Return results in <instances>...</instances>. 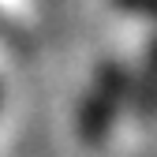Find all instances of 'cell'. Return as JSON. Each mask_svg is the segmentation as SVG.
Segmentation results:
<instances>
[{
	"instance_id": "1",
	"label": "cell",
	"mask_w": 157,
	"mask_h": 157,
	"mask_svg": "<svg viewBox=\"0 0 157 157\" xmlns=\"http://www.w3.org/2000/svg\"><path fill=\"white\" fill-rule=\"evenodd\" d=\"M124 101H127V75H124L120 64H105L101 71H97V78H94L82 109H78V124H75L78 139H82V142L105 139V135L112 131L116 112L124 109Z\"/></svg>"
},
{
	"instance_id": "2",
	"label": "cell",
	"mask_w": 157,
	"mask_h": 157,
	"mask_svg": "<svg viewBox=\"0 0 157 157\" xmlns=\"http://www.w3.org/2000/svg\"><path fill=\"white\" fill-rule=\"evenodd\" d=\"M135 101L146 116L157 112V41L150 45L146 52V64H142V78H139V94H135Z\"/></svg>"
},
{
	"instance_id": "3",
	"label": "cell",
	"mask_w": 157,
	"mask_h": 157,
	"mask_svg": "<svg viewBox=\"0 0 157 157\" xmlns=\"http://www.w3.org/2000/svg\"><path fill=\"white\" fill-rule=\"evenodd\" d=\"M124 11L131 15H146V19H157V0H116Z\"/></svg>"
}]
</instances>
